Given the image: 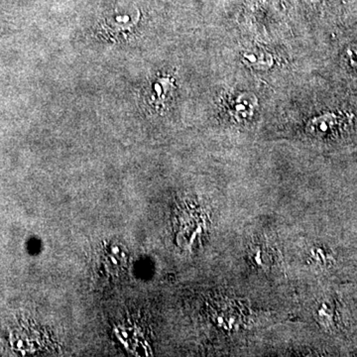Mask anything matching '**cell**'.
Masks as SVG:
<instances>
[{"mask_svg": "<svg viewBox=\"0 0 357 357\" xmlns=\"http://www.w3.org/2000/svg\"><path fill=\"white\" fill-rule=\"evenodd\" d=\"M257 98L252 93H245L237 96L232 105L231 114L239 121L248 119L255 114Z\"/></svg>", "mask_w": 357, "mask_h": 357, "instance_id": "obj_1", "label": "cell"}, {"mask_svg": "<svg viewBox=\"0 0 357 357\" xmlns=\"http://www.w3.org/2000/svg\"><path fill=\"white\" fill-rule=\"evenodd\" d=\"M243 61L246 65L260 70L270 69L274 63L271 54L264 50L246 52L243 55Z\"/></svg>", "mask_w": 357, "mask_h": 357, "instance_id": "obj_2", "label": "cell"}, {"mask_svg": "<svg viewBox=\"0 0 357 357\" xmlns=\"http://www.w3.org/2000/svg\"><path fill=\"white\" fill-rule=\"evenodd\" d=\"M311 1H318V0H311Z\"/></svg>", "mask_w": 357, "mask_h": 357, "instance_id": "obj_3", "label": "cell"}]
</instances>
